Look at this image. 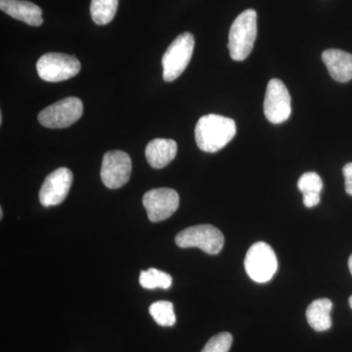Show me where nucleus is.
I'll return each mask as SVG.
<instances>
[{
	"instance_id": "nucleus-1",
	"label": "nucleus",
	"mask_w": 352,
	"mask_h": 352,
	"mask_svg": "<svg viewBox=\"0 0 352 352\" xmlns=\"http://www.w3.org/2000/svg\"><path fill=\"white\" fill-rule=\"evenodd\" d=\"M237 127L232 119L210 113L197 122L195 139L201 151L215 153L226 147L236 135Z\"/></svg>"
},
{
	"instance_id": "nucleus-2",
	"label": "nucleus",
	"mask_w": 352,
	"mask_h": 352,
	"mask_svg": "<svg viewBox=\"0 0 352 352\" xmlns=\"http://www.w3.org/2000/svg\"><path fill=\"white\" fill-rule=\"evenodd\" d=\"M256 34V12L248 9L236 18L229 32L228 50L234 61H244L250 56Z\"/></svg>"
},
{
	"instance_id": "nucleus-3",
	"label": "nucleus",
	"mask_w": 352,
	"mask_h": 352,
	"mask_svg": "<svg viewBox=\"0 0 352 352\" xmlns=\"http://www.w3.org/2000/svg\"><path fill=\"white\" fill-rule=\"evenodd\" d=\"M194 46L195 39L190 32H183L168 46L162 59L166 82H173L182 75L193 56Z\"/></svg>"
},
{
	"instance_id": "nucleus-4",
	"label": "nucleus",
	"mask_w": 352,
	"mask_h": 352,
	"mask_svg": "<svg viewBox=\"0 0 352 352\" xmlns=\"http://www.w3.org/2000/svg\"><path fill=\"white\" fill-rule=\"evenodd\" d=\"M245 270L256 283L270 281L278 270L277 256L272 248L264 242L252 245L245 254Z\"/></svg>"
},
{
	"instance_id": "nucleus-5",
	"label": "nucleus",
	"mask_w": 352,
	"mask_h": 352,
	"mask_svg": "<svg viewBox=\"0 0 352 352\" xmlns=\"http://www.w3.org/2000/svg\"><path fill=\"white\" fill-rule=\"evenodd\" d=\"M175 243L183 249L199 248L208 254H217L224 245V236L217 227L210 224L191 226L176 235Z\"/></svg>"
},
{
	"instance_id": "nucleus-6",
	"label": "nucleus",
	"mask_w": 352,
	"mask_h": 352,
	"mask_svg": "<svg viewBox=\"0 0 352 352\" xmlns=\"http://www.w3.org/2000/svg\"><path fill=\"white\" fill-rule=\"evenodd\" d=\"M80 67L78 58L64 53H46L36 63L39 78L48 82L69 80L80 73Z\"/></svg>"
},
{
	"instance_id": "nucleus-7",
	"label": "nucleus",
	"mask_w": 352,
	"mask_h": 352,
	"mask_svg": "<svg viewBox=\"0 0 352 352\" xmlns=\"http://www.w3.org/2000/svg\"><path fill=\"white\" fill-rule=\"evenodd\" d=\"M83 104L76 97H68L43 109L38 113V122L47 129H65L80 119Z\"/></svg>"
},
{
	"instance_id": "nucleus-8",
	"label": "nucleus",
	"mask_w": 352,
	"mask_h": 352,
	"mask_svg": "<svg viewBox=\"0 0 352 352\" xmlns=\"http://www.w3.org/2000/svg\"><path fill=\"white\" fill-rule=\"evenodd\" d=\"M263 111L271 124H283L289 120L292 113L291 95L281 80L273 78L268 82Z\"/></svg>"
},
{
	"instance_id": "nucleus-9",
	"label": "nucleus",
	"mask_w": 352,
	"mask_h": 352,
	"mask_svg": "<svg viewBox=\"0 0 352 352\" xmlns=\"http://www.w3.org/2000/svg\"><path fill=\"white\" fill-rule=\"evenodd\" d=\"M131 175V160L126 152L115 150L104 155L101 179L109 189H119L129 182Z\"/></svg>"
},
{
	"instance_id": "nucleus-10",
	"label": "nucleus",
	"mask_w": 352,
	"mask_h": 352,
	"mask_svg": "<svg viewBox=\"0 0 352 352\" xmlns=\"http://www.w3.org/2000/svg\"><path fill=\"white\" fill-rule=\"evenodd\" d=\"M143 206L147 210L150 221H163L177 210L179 207V196L173 189H152L143 196Z\"/></svg>"
},
{
	"instance_id": "nucleus-11",
	"label": "nucleus",
	"mask_w": 352,
	"mask_h": 352,
	"mask_svg": "<svg viewBox=\"0 0 352 352\" xmlns=\"http://www.w3.org/2000/svg\"><path fill=\"white\" fill-rule=\"evenodd\" d=\"M73 179V173L67 168H60L51 173L39 191L41 205L48 208L63 203L68 196Z\"/></svg>"
},
{
	"instance_id": "nucleus-12",
	"label": "nucleus",
	"mask_w": 352,
	"mask_h": 352,
	"mask_svg": "<svg viewBox=\"0 0 352 352\" xmlns=\"http://www.w3.org/2000/svg\"><path fill=\"white\" fill-rule=\"evenodd\" d=\"M0 9L14 19L22 21L32 27L43 25L41 7L27 0H0Z\"/></svg>"
},
{
	"instance_id": "nucleus-13",
	"label": "nucleus",
	"mask_w": 352,
	"mask_h": 352,
	"mask_svg": "<svg viewBox=\"0 0 352 352\" xmlns=\"http://www.w3.org/2000/svg\"><path fill=\"white\" fill-rule=\"evenodd\" d=\"M322 60L329 74L339 82L352 80V54L340 50H328L322 54Z\"/></svg>"
},
{
	"instance_id": "nucleus-14",
	"label": "nucleus",
	"mask_w": 352,
	"mask_h": 352,
	"mask_svg": "<svg viewBox=\"0 0 352 352\" xmlns=\"http://www.w3.org/2000/svg\"><path fill=\"white\" fill-rule=\"evenodd\" d=\"M177 143L173 139L157 138L148 143L145 156L153 168H163L175 160Z\"/></svg>"
},
{
	"instance_id": "nucleus-15",
	"label": "nucleus",
	"mask_w": 352,
	"mask_h": 352,
	"mask_svg": "<svg viewBox=\"0 0 352 352\" xmlns=\"http://www.w3.org/2000/svg\"><path fill=\"white\" fill-rule=\"evenodd\" d=\"M333 303L328 298H319L308 305L307 319L310 327L317 332H324L332 327Z\"/></svg>"
},
{
	"instance_id": "nucleus-16",
	"label": "nucleus",
	"mask_w": 352,
	"mask_h": 352,
	"mask_svg": "<svg viewBox=\"0 0 352 352\" xmlns=\"http://www.w3.org/2000/svg\"><path fill=\"white\" fill-rule=\"evenodd\" d=\"M298 188L303 195V204L307 208H314L320 201V192L323 188V182L316 173H305L300 176L298 182Z\"/></svg>"
},
{
	"instance_id": "nucleus-17",
	"label": "nucleus",
	"mask_w": 352,
	"mask_h": 352,
	"mask_svg": "<svg viewBox=\"0 0 352 352\" xmlns=\"http://www.w3.org/2000/svg\"><path fill=\"white\" fill-rule=\"evenodd\" d=\"M119 0H92L90 13L97 25H107L115 18Z\"/></svg>"
},
{
	"instance_id": "nucleus-18",
	"label": "nucleus",
	"mask_w": 352,
	"mask_h": 352,
	"mask_svg": "<svg viewBox=\"0 0 352 352\" xmlns=\"http://www.w3.org/2000/svg\"><path fill=\"white\" fill-rule=\"evenodd\" d=\"M139 283L141 287L148 289H168L173 284V278L164 271L150 268L146 271H141Z\"/></svg>"
},
{
	"instance_id": "nucleus-19",
	"label": "nucleus",
	"mask_w": 352,
	"mask_h": 352,
	"mask_svg": "<svg viewBox=\"0 0 352 352\" xmlns=\"http://www.w3.org/2000/svg\"><path fill=\"white\" fill-rule=\"evenodd\" d=\"M149 312L157 325L163 326V327H171L175 324V309H173V305L170 302L160 300V302L152 303L149 307Z\"/></svg>"
},
{
	"instance_id": "nucleus-20",
	"label": "nucleus",
	"mask_w": 352,
	"mask_h": 352,
	"mask_svg": "<svg viewBox=\"0 0 352 352\" xmlns=\"http://www.w3.org/2000/svg\"><path fill=\"white\" fill-rule=\"evenodd\" d=\"M233 337L231 333L223 332L214 336L204 347L201 352H228L232 346Z\"/></svg>"
},
{
	"instance_id": "nucleus-21",
	"label": "nucleus",
	"mask_w": 352,
	"mask_h": 352,
	"mask_svg": "<svg viewBox=\"0 0 352 352\" xmlns=\"http://www.w3.org/2000/svg\"><path fill=\"white\" fill-rule=\"evenodd\" d=\"M342 173H344L346 193L352 196V163L346 164L344 166Z\"/></svg>"
},
{
	"instance_id": "nucleus-22",
	"label": "nucleus",
	"mask_w": 352,
	"mask_h": 352,
	"mask_svg": "<svg viewBox=\"0 0 352 352\" xmlns=\"http://www.w3.org/2000/svg\"><path fill=\"white\" fill-rule=\"evenodd\" d=\"M349 270H351V273L352 275V254L351 256V258H349Z\"/></svg>"
},
{
	"instance_id": "nucleus-23",
	"label": "nucleus",
	"mask_w": 352,
	"mask_h": 352,
	"mask_svg": "<svg viewBox=\"0 0 352 352\" xmlns=\"http://www.w3.org/2000/svg\"><path fill=\"white\" fill-rule=\"evenodd\" d=\"M349 307H351L352 309V296L349 298Z\"/></svg>"
},
{
	"instance_id": "nucleus-24",
	"label": "nucleus",
	"mask_w": 352,
	"mask_h": 352,
	"mask_svg": "<svg viewBox=\"0 0 352 352\" xmlns=\"http://www.w3.org/2000/svg\"><path fill=\"white\" fill-rule=\"evenodd\" d=\"M0 215H1V219L3 217V210H2V208H0Z\"/></svg>"
}]
</instances>
